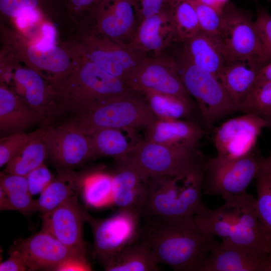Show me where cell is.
Here are the masks:
<instances>
[{
    "mask_svg": "<svg viewBox=\"0 0 271 271\" xmlns=\"http://www.w3.org/2000/svg\"><path fill=\"white\" fill-rule=\"evenodd\" d=\"M142 219V214L129 210H119L103 219L87 213L86 221L93 236V255L104 268L120 251L140 237Z\"/></svg>",
    "mask_w": 271,
    "mask_h": 271,
    "instance_id": "8fae6325",
    "label": "cell"
},
{
    "mask_svg": "<svg viewBox=\"0 0 271 271\" xmlns=\"http://www.w3.org/2000/svg\"><path fill=\"white\" fill-rule=\"evenodd\" d=\"M90 269V265L87 258L73 256L61 263L55 270H89Z\"/></svg>",
    "mask_w": 271,
    "mask_h": 271,
    "instance_id": "bcb514c9",
    "label": "cell"
},
{
    "mask_svg": "<svg viewBox=\"0 0 271 271\" xmlns=\"http://www.w3.org/2000/svg\"><path fill=\"white\" fill-rule=\"evenodd\" d=\"M190 1L195 8L200 30L219 36L222 24V13L197 0Z\"/></svg>",
    "mask_w": 271,
    "mask_h": 271,
    "instance_id": "f35d334b",
    "label": "cell"
},
{
    "mask_svg": "<svg viewBox=\"0 0 271 271\" xmlns=\"http://www.w3.org/2000/svg\"><path fill=\"white\" fill-rule=\"evenodd\" d=\"M127 156L152 177L185 175L206 161L198 145H164L147 139L134 145Z\"/></svg>",
    "mask_w": 271,
    "mask_h": 271,
    "instance_id": "9c48e42d",
    "label": "cell"
},
{
    "mask_svg": "<svg viewBox=\"0 0 271 271\" xmlns=\"http://www.w3.org/2000/svg\"><path fill=\"white\" fill-rule=\"evenodd\" d=\"M181 50L173 59L185 89L197 102L205 128L211 129L220 118L241 112L218 78L195 64L184 46Z\"/></svg>",
    "mask_w": 271,
    "mask_h": 271,
    "instance_id": "8992f818",
    "label": "cell"
},
{
    "mask_svg": "<svg viewBox=\"0 0 271 271\" xmlns=\"http://www.w3.org/2000/svg\"><path fill=\"white\" fill-rule=\"evenodd\" d=\"M254 23L263 47L266 64L271 62V15L264 9L259 8Z\"/></svg>",
    "mask_w": 271,
    "mask_h": 271,
    "instance_id": "60d3db41",
    "label": "cell"
},
{
    "mask_svg": "<svg viewBox=\"0 0 271 271\" xmlns=\"http://www.w3.org/2000/svg\"><path fill=\"white\" fill-rule=\"evenodd\" d=\"M241 112L264 119L271 115V81L253 84L241 106Z\"/></svg>",
    "mask_w": 271,
    "mask_h": 271,
    "instance_id": "e575fe53",
    "label": "cell"
},
{
    "mask_svg": "<svg viewBox=\"0 0 271 271\" xmlns=\"http://www.w3.org/2000/svg\"><path fill=\"white\" fill-rule=\"evenodd\" d=\"M1 271L28 270L23 257L18 250L11 248L8 259L0 264Z\"/></svg>",
    "mask_w": 271,
    "mask_h": 271,
    "instance_id": "f6af8a7d",
    "label": "cell"
},
{
    "mask_svg": "<svg viewBox=\"0 0 271 271\" xmlns=\"http://www.w3.org/2000/svg\"><path fill=\"white\" fill-rule=\"evenodd\" d=\"M205 163L185 175L151 177L143 215L194 218L205 211L201 198Z\"/></svg>",
    "mask_w": 271,
    "mask_h": 271,
    "instance_id": "277c9868",
    "label": "cell"
},
{
    "mask_svg": "<svg viewBox=\"0 0 271 271\" xmlns=\"http://www.w3.org/2000/svg\"><path fill=\"white\" fill-rule=\"evenodd\" d=\"M12 248L21 254L28 270H55L69 258L73 256L84 258L74 253L50 233L42 229L28 238L18 240Z\"/></svg>",
    "mask_w": 271,
    "mask_h": 271,
    "instance_id": "ffe728a7",
    "label": "cell"
},
{
    "mask_svg": "<svg viewBox=\"0 0 271 271\" xmlns=\"http://www.w3.org/2000/svg\"><path fill=\"white\" fill-rule=\"evenodd\" d=\"M260 171L263 172L271 180V153L266 158L260 159Z\"/></svg>",
    "mask_w": 271,
    "mask_h": 271,
    "instance_id": "c3c4849f",
    "label": "cell"
},
{
    "mask_svg": "<svg viewBox=\"0 0 271 271\" xmlns=\"http://www.w3.org/2000/svg\"><path fill=\"white\" fill-rule=\"evenodd\" d=\"M24 11L40 12L52 22L69 19L63 0H0L1 15L6 18L12 20Z\"/></svg>",
    "mask_w": 271,
    "mask_h": 271,
    "instance_id": "4dcf8cb0",
    "label": "cell"
},
{
    "mask_svg": "<svg viewBox=\"0 0 271 271\" xmlns=\"http://www.w3.org/2000/svg\"><path fill=\"white\" fill-rule=\"evenodd\" d=\"M142 217L140 237L158 263L177 271H202L205 259L217 241L198 228L194 218Z\"/></svg>",
    "mask_w": 271,
    "mask_h": 271,
    "instance_id": "6da1fadb",
    "label": "cell"
},
{
    "mask_svg": "<svg viewBox=\"0 0 271 271\" xmlns=\"http://www.w3.org/2000/svg\"><path fill=\"white\" fill-rule=\"evenodd\" d=\"M111 174L113 205L143 215L151 177L127 156L115 159Z\"/></svg>",
    "mask_w": 271,
    "mask_h": 271,
    "instance_id": "d6986e66",
    "label": "cell"
},
{
    "mask_svg": "<svg viewBox=\"0 0 271 271\" xmlns=\"http://www.w3.org/2000/svg\"><path fill=\"white\" fill-rule=\"evenodd\" d=\"M147 140L161 145H198L206 130L193 121L156 118L146 127Z\"/></svg>",
    "mask_w": 271,
    "mask_h": 271,
    "instance_id": "603a6c76",
    "label": "cell"
},
{
    "mask_svg": "<svg viewBox=\"0 0 271 271\" xmlns=\"http://www.w3.org/2000/svg\"><path fill=\"white\" fill-rule=\"evenodd\" d=\"M224 201L194 217L198 228L222 242L271 253V240L258 217L256 199L245 193Z\"/></svg>",
    "mask_w": 271,
    "mask_h": 271,
    "instance_id": "7a4b0ae2",
    "label": "cell"
},
{
    "mask_svg": "<svg viewBox=\"0 0 271 271\" xmlns=\"http://www.w3.org/2000/svg\"><path fill=\"white\" fill-rule=\"evenodd\" d=\"M219 37L228 61L254 58L265 65L263 47L250 14L230 2L223 10Z\"/></svg>",
    "mask_w": 271,
    "mask_h": 271,
    "instance_id": "7c38bea8",
    "label": "cell"
},
{
    "mask_svg": "<svg viewBox=\"0 0 271 271\" xmlns=\"http://www.w3.org/2000/svg\"><path fill=\"white\" fill-rule=\"evenodd\" d=\"M264 65L258 59L243 58L228 61L218 78L234 102L239 107Z\"/></svg>",
    "mask_w": 271,
    "mask_h": 271,
    "instance_id": "cb8c5ba5",
    "label": "cell"
},
{
    "mask_svg": "<svg viewBox=\"0 0 271 271\" xmlns=\"http://www.w3.org/2000/svg\"><path fill=\"white\" fill-rule=\"evenodd\" d=\"M192 62L217 77L228 62L218 36L201 30L183 42Z\"/></svg>",
    "mask_w": 271,
    "mask_h": 271,
    "instance_id": "484cf974",
    "label": "cell"
},
{
    "mask_svg": "<svg viewBox=\"0 0 271 271\" xmlns=\"http://www.w3.org/2000/svg\"><path fill=\"white\" fill-rule=\"evenodd\" d=\"M89 18L90 27L108 38L128 46L140 24L137 0H99Z\"/></svg>",
    "mask_w": 271,
    "mask_h": 271,
    "instance_id": "2e32d148",
    "label": "cell"
},
{
    "mask_svg": "<svg viewBox=\"0 0 271 271\" xmlns=\"http://www.w3.org/2000/svg\"><path fill=\"white\" fill-rule=\"evenodd\" d=\"M271 81V62L262 67L258 71L254 83Z\"/></svg>",
    "mask_w": 271,
    "mask_h": 271,
    "instance_id": "7dc6e473",
    "label": "cell"
},
{
    "mask_svg": "<svg viewBox=\"0 0 271 271\" xmlns=\"http://www.w3.org/2000/svg\"><path fill=\"white\" fill-rule=\"evenodd\" d=\"M87 135L91 139L95 156L120 159L129 155L134 146L129 143L119 129L100 128Z\"/></svg>",
    "mask_w": 271,
    "mask_h": 271,
    "instance_id": "d6a6232c",
    "label": "cell"
},
{
    "mask_svg": "<svg viewBox=\"0 0 271 271\" xmlns=\"http://www.w3.org/2000/svg\"><path fill=\"white\" fill-rule=\"evenodd\" d=\"M48 152L43 138V129L37 137L27 143L6 165L4 172L26 176L44 164Z\"/></svg>",
    "mask_w": 271,
    "mask_h": 271,
    "instance_id": "f1b7e54d",
    "label": "cell"
},
{
    "mask_svg": "<svg viewBox=\"0 0 271 271\" xmlns=\"http://www.w3.org/2000/svg\"></svg>",
    "mask_w": 271,
    "mask_h": 271,
    "instance_id": "f5cc1de1",
    "label": "cell"
},
{
    "mask_svg": "<svg viewBox=\"0 0 271 271\" xmlns=\"http://www.w3.org/2000/svg\"><path fill=\"white\" fill-rule=\"evenodd\" d=\"M158 262L147 243L142 240L123 248L104 268L107 271H157Z\"/></svg>",
    "mask_w": 271,
    "mask_h": 271,
    "instance_id": "83f0119b",
    "label": "cell"
},
{
    "mask_svg": "<svg viewBox=\"0 0 271 271\" xmlns=\"http://www.w3.org/2000/svg\"><path fill=\"white\" fill-rule=\"evenodd\" d=\"M78 196L72 197L53 210L42 215V229L76 254L86 258L83 225L87 212L79 204Z\"/></svg>",
    "mask_w": 271,
    "mask_h": 271,
    "instance_id": "ac0fdd59",
    "label": "cell"
},
{
    "mask_svg": "<svg viewBox=\"0 0 271 271\" xmlns=\"http://www.w3.org/2000/svg\"><path fill=\"white\" fill-rule=\"evenodd\" d=\"M131 89L124 80L109 73L78 52L75 67L56 90L53 118L87 111Z\"/></svg>",
    "mask_w": 271,
    "mask_h": 271,
    "instance_id": "3957f363",
    "label": "cell"
},
{
    "mask_svg": "<svg viewBox=\"0 0 271 271\" xmlns=\"http://www.w3.org/2000/svg\"><path fill=\"white\" fill-rule=\"evenodd\" d=\"M0 190L6 193L18 191H29L26 177L1 172Z\"/></svg>",
    "mask_w": 271,
    "mask_h": 271,
    "instance_id": "7bdbcfd3",
    "label": "cell"
},
{
    "mask_svg": "<svg viewBox=\"0 0 271 271\" xmlns=\"http://www.w3.org/2000/svg\"><path fill=\"white\" fill-rule=\"evenodd\" d=\"M164 6L178 40L183 43L200 31L197 14L190 0H165Z\"/></svg>",
    "mask_w": 271,
    "mask_h": 271,
    "instance_id": "1f68e13d",
    "label": "cell"
},
{
    "mask_svg": "<svg viewBox=\"0 0 271 271\" xmlns=\"http://www.w3.org/2000/svg\"><path fill=\"white\" fill-rule=\"evenodd\" d=\"M126 82L133 90L170 95L194 105L173 58L147 56L129 75Z\"/></svg>",
    "mask_w": 271,
    "mask_h": 271,
    "instance_id": "5bb4252c",
    "label": "cell"
},
{
    "mask_svg": "<svg viewBox=\"0 0 271 271\" xmlns=\"http://www.w3.org/2000/svg\"><path fill=\"white\" fill-rule=\"evenodd\" d=\"M43 129L48 158L59 170H71L95 156L90 137L69 120Z\"/></svg>",
    "mask_w": 271,
    "mask_h": 271,
    "instance_id": "4fadbf2b",
    "label": "cell"
},
{
    "mask_svg": "<svg viewBox=\"0 0 271 271\" xmlns=\"http://www.w3.org/2000/svg\"><path fill=\"white\" fill-rule=\"evenodd\" d=\"M26 177L29 191L32 196L40 195L55 178L44 164L32 171Z\"/></svg>",
    "mask_w": 271,
    "mask_h": 271,
    "instance_id": "b9f144b4",
    "label": "cell"
},
{
    "mask_svg": "<svg viewBox=\"0 0 271 271\" xmlns=\"http://www.w3.org/2000/svg\"><path fill=\"white\" fill-rule=\"evenodd\" d=\"M199 2L209 6L217 10L219 12L222 13L223 8H222L220 5L218 3L217 0H197Z\"/></svg>",
    "mask_w": 271,
    "mask_h": 271,
    "instance_id": "681fc988",
    "label": "cell"
},
{
    "mask_svg": "<svg viewBox=\"0 0 271 271\" xmlns=\"http://www.w3.org/2000/svg\"><path fill=\"white\" fill-rule=\"evenodd\" d=\"M202 271H271V253L217 242L205 259Z\"/></svg>",
    "mask_w": 271,
    "mask_h": 271,
    "instance_id": "44dd1931",
    "label": "cell"
},
{
    "mask_svg": "<svg viewBox=\"0 0 271 271\" xmlns=\"http://www.w3.org/2000/svg\"><path fill=\"white\" fill-rule=\"evenodd\" d=\"M6 53L9 63H1V68L12 72L14 92L38 113L42 121L50 120L54 111L56 89L34 70L20 66L10 52Z\"/></svg>",
    "mask_w": 271,
    "mask_h": 271,
    "instance_id": "e0dca14e",
    "label": "cell"
},
{
    "mask_svg": "<svg viewBox=\"0 0 271 271\" xmlns=\"http://www.w3.org/2000/svg\"><path fill=\"white\" fill-rule=\"evenodd\" d=\"M39 129L31 132L23 131L15 132L0 140V167L6 165L17 153L30 141L41 132Z\"/></svg>",
    "mask_w": 271,
    "mask_h": 271,
    "instance_id": "8d00e7d4",
    "label": "cell"
},
{
    "mask_svg": "<svg viewBox=\"0 0 271 271\" xmlns=\"http://www.w3.org/2000/svg\"><path fill=\"white\" fill-rule=\"evenodd\" d=\"M82 175L71 170H59L58 176L36 200V211L47 213L80 192Z\"/></svg>",
    "mask_w": 271,
    "mask_h": 271,
    "instance_id": "4316f807",
    "label": "cell"
},
{
    "mask_svg": "<svg viewBox=\"0 0 271 271\" xmlns=\"http://www.w3.org/2000/svg\"><path fill=\"white\" fill-rule=\"evenodd\" d=\"M156 116L142 92L131 89L68 119L87 134L100 128L146 127Z\"/></svg>",
    "mask_w": 271,
    "mask_h": 271,
    "instance_id": "52a82bcc",
    "label": "cell"
},
{
    "mask_svg": "<svg viewBox=\"0 0 271 271\" xmlns=\"http://www.w3.org/2000/svg\"><path fill=\"white\" fill-rule=\"evenodd\" d=\"M267 122V127L271 130V115L264 119Z\"/></svg>",
    "mask_w": 271,
    "mask_h": 271,
    "instance_id": "816d5d0a",
    "label": "cell"
},
{
    "mask_svg": "<svg viewBox=\"0 0 271 271\" xmlns=\"http://www.w3.org/2000/svg\"><path fill=\"white\" fill-rule=\"evenodd\" d=\"M266 127L265 119L253 113H245L225 121L213 134L216 156L235 159L249 154L254 151L261 130Z\"/></svg>",
    "mask_w": 271,
    "mask_h": 271,
    "instance_id": "9a60e30c",
    "label": "cell"
},
{
    "mask_svg": "<svg viewBox=\"0 0 271 271\" xmlns=\"http://www.w3.org/2000/svg\"><path fill=\"white\" fill-rule=\"evenodd\" d=\"M165 0H137L140 23L145 19L158 13L164 7Z\"/></svg>",
    "mask_w": 271,
    "mask_h": 271,
    "instance_id": "ee69618b",
    "label": "cell"
},
{
    "mask_svg": "<svg viewBox=\"0 0 271 271\" xmlns=\"http://www.w3.org/2000/svg\"><path fill=\"white\" fill-rule=\"evenodd\" d=\"M1 210H18L26 216L36 211V200L29 191L6 193L0 190Z\"/></svg>",
    "mask_w": 271,
    "mask_h": 271,
    "instance_id": "74e56055",
    "label": "cell"
},
{
    "mask_svg": "<svg viewBox=\"0 0 271 271\" xmlns=\"http://www.w3.org/2000/svg\"><path fill=\"white\" fill-rule=\"evenodd\" d=\"M80 192L87 206L98 208L113 205L111 173L97 171L82 174Z\"/></svg>",
    "mask_w": 271,
    "mask_h": 271,
    "instance_id": "f546056e",
    "label": "cell"
},
{
    "mask_svg": "<svg viewBox=\"0 0 271 271\" xmlns=\"http://www.w3.org/2000/svg\"><path fill=\"white\" fill-rule=\"evenodd\" d=\"M261 158L253 151L238 159L216 156L206 160L202 190L208 195H220L224 200L246 193L260 171Z\"/></svg>",
    "mask_w": 271,
    "mask_h": 271,
    "instance_id": "30bf717a",
    "label": "cell"
},
{
    "mask_svg": "<svg viewBox=\"0 0 271 271\" xmlns=\"http://www.w3.org/2000/svg\"><path fill=\"white\" fill-rule=\"evenodd\" d=\"M42 121L40 115L7 85H0V130L4 133L22 131Z\"/></svg>",
    "mask_w": 271,
    "mask_h": 271,
    "instance_id": "d4e9b609",
    "label": "cell"
},
{
    "mask_svg": "<svg viewBox=\"0 0 271 271\" xmlns=\"http://www.w3.org/2000/svg\"><path fill=\"white\" fill-rule=\"evenodd\" d=\"M1 41L19 62L34 70L56 90L75 67L78 53L70 40L61 45L40 47L16 31L1 26Z\"/></svg>",
    "mask_w": 271,
    "mask_h": 271,
    "instance_id": "5b68a950",
    "label": "cell"
},
{
    "mask_svg": "<svg viewBox=\"0 0 271 271\" xmlns=\"http://www.w3.org/2000/svg\"><path fill=\"white\" fill-rule=\"evenodd\" d=\"M218 3L222 8H224L226 4L229 2V0H217Z\"/></svg>",
    "mask_w": 271,
    "mask_h": 271,
    "instance_id": "f907efd6",
    "label": "cell"
},
{
    "mask_svg": "<svg viewBox=\"0 0 271 271\" xmlns=\"http://www.w3.org/2000/svg\"><path fill=\"white\" fill-rule=\"evenodd\" d=\"M258 217L271 240V180L261 171L256 177Z\"/></svg>",
    "mask_w": 271,
    "mask_h": 271,
    "instance_id": "d590c367",
    "label": "cell"
},
{
    "mask_svg": "<svg viewBox=\"0 0 271 271\" xmlns=\"http://www.w3.org/2000/svg\"><path fill=\"white\" fill-rule=\"evenodd\" d=\"M71 40L82 56L125 81L147 56L129 46L108 38L90 26L77 28L75 37Z\"/></svg>",
    "mask_w": 271,
    "mask_h": 271,
    "instance_id": "ba28073f",
    "label": "cell"
},
{
    "mask_svg": "<svg viewBox=\"0 0 271 271\" xmlns=\"http://www.w3.org/2000/svg\"><path fill=\"white\" fill-rule=\"evenodd\" d=\"M177 37L166 8L144 19L139 24L128 46L147 54L153 52L159 56Z\"/></svg>",
    "mask_w": 271,
    "mask_h": 271,
    "instance_id": "7402d4cb",
    "label": "cell"
},
{
    "mask_svg": "<svg viewBox=\"0 0 271 271\" xmlns=\"http://www.w3.org/2000/svg\"><path fill=\"white\" fill-rule=\"evenodd\" d=\"M157 118L164 119H183L190 117L194 105L170 95L152 91L141 92Z\"/></svg>",
    "mask_w": 271,
    "mask_h": 271,
    "instance_id": "836d02e7",
    "label": "cell"
},
{
    "mask_svg": "<svg viewBox=\"0 0 271 271\" xmlns=\"http://www.w3.org/2000/svg\"><path fill=\"white\" fill-rule=\"evenodd\" d=\"M99 0H63L69 19L77 27L88 24L90 13Z\"/></svg>",
    "mask_w": 271,
    "mask_h": 271,
    "instance_id": "ab89813d",
    "label": "cell"
}]
</instances>
